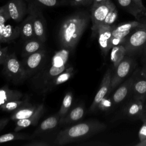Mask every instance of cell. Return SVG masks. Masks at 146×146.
I'll return each instance as SVG.
<instances>
[{"instance_id": "31", "label": "cell", "mask_w": 146, "mask_h": 146, "mask_svg": "<svg viewBox=\"0 0 146 146\" xmlns=\"http://www.w3.org/2000/svg\"><path fill=\"white\" fill-rule=\"evenodd\" d=\"M114 103L112 100V98L106 96V97L103 98L98 104L97 110H99L102 111H109L111 109Z\"/></svg>"}, {"instance_id": "29", "label": "cell", "mask_w": 146, "mask_h": 146, "mask_svg": "<svg viewBox=\"0 0 146 146\" xmlns=\"http://www.w3.org/2000/svg\"><path fill=\"white\" fill-rule=\"evenodd\" d=\"M27 103H29V100L27 99L21 100L19 99L12 100L2 105L0 107V110L7 112L14 111Z\"/></svg>"}, {"instance_id": "37", "label": "cell", "mask_w": 146, "mask_h": 146, "mask_svg": "<svg viewBox=\"0 0 146 146\" xmlns=\"http://www.w3.org/2000/svg\"><path fill=\"white\" fill-rule=\"evenodd\" d=\"M125 39H126V37L124 38H120L112 36L111 39V48L117 45H121V44L123 45V44L125 42Z\"/></svg>"}, {"instance_id": "39", "label": "cell", "mask_w": 146, "mask_h": 146, "mask_svg": "<svg viewBox=\"0 0 146 146\" xmlns=\"http://www.w3.org/2000/svg\"><path fill=\"white\" fill-rule=\"evenodd\" d=\"M94 0H71V4L72 6L88 5L93 3Z\"/></svg>"}, {"instance_id": "32", "label": "cell", "mask_w": 146, "mask_h": 146, "mask_svg": "<svg viewBox=\"0 0 146 146\" xmlns=\"http://www.w3.org/2000/svg\"><path fill=\"white\" fill-rule=\"evenodd\" d=\"M118 15V12L116 8H114L111 10L107 15L104 20L103 21L102 24L101 25L105 26H112V24L116 21Z\"/></svg>"}, {"instance_id": "42", "label": "cell", "mask_w": 146, "mask_h": 146, "mask_svg": "<svg viewBox=\"0 0 146 146\" xmlns=\"http://www.w3.org/2000/svg\"><path fill=\"white\" fill-rule=\"evenodd\" d=\"M107 0H94L92 3V6H96L99 4H101L104 2H106Z\"/></svg>"}, {"instance_id": "41", "label": "cell", "mask_w": 146, "mask_h": 146, "mask_svg": "<svg viewBox=\"0 0 146 146\" xmlns=\"http://www.w3.org/2000/svg\"><path fill=\"white\" fill-rule=\"evenodd\" d=\"M9 119L8 118H3L0 119V131L3 129L4 127L7 124Z\"/></svg>"}, {"instance_id": "22", "label": "cell", "mask_w": 146, "mask_h": 146, "mask_svg": "<svg viewBox=\"0 0 146 146\" xmlns=\"http://www.w3.org/2000/svg\"><path fill=\"white\" fill-rule=\"evenodd\" d=\"M19 27L20 35L25 41L36 38L33 22V18L30 14L28 13L27 17L22 22Z\"/></svg>"}, {"instance_id": "47", "label": "cell", "mask_w": 146, "mask_h": 146, "mask_svg": "<svg viewBox=\"0 0 146 146\" xmlns=\"http://www.w3.org/2000/svg\"><path fill=\"white\" fill-rule=\"evenodd\" d=\"M144 51H145V52H146V44H145V47H144Z\"/></svg>"}, {"instance_id": "4", "label": "cell", "mask_w": 146, "mask_h": 146, "mask_svg": "<svg viewBox=\"0 0 146 146\" xmlns=\"http://www.w3.org/2000/svg\"><path fill=\"white\" fill-rule=\"evenodd\" d=\"M2 66L3 75L11 83L18 84L27 79L21 63L14 52L9 54Z\"/></svg>"}, {"instance_id": "11", "label": "cell", "mask_w": 146, "mask_h": 146, "mask_svg": "<svg viewBox=\"0 0 146 146\" xmlns=\"http://www.w3.org/2000/svg\"><path fill=\"white\" fill-rule=\"evenodd\" d=\"M115 26L100 25L96 31L98 35V42L102 53L106 57L111 48L112 31Z\"/></svg>"}, {"instance_id": "26", "label": "cell", "mask_w": 146, "mask_h": 146, "mask_svg": "<svg viewBox=\"0 0 146 146\" xmlns=\"http://www.w3.org/2000/svg\"><path fill=\"white\" fill-rule=\"evenodd\" d=\"M22 97V94L18 90H11L7 85L0 88V107L5 103L15 99H19Z\"/></svg>"}, {"instance_id": "35", "label": "cell", "mask_w": 146, "mask_h": 146, "mask_svg": "<svg viewBox=\"0 0 146 146\" xmlns=\"http://www.w3.org/2000/svg\"><path fill=\"white\" fill-rule=\"evenodd\" d=\"M9 48L7 46L0 48V66L3 65L9 55Z\"/></svg>"}, {"instance_id": "33", "label": "cell", "mask_w": 146, "mask_h": 146, "mask_svg": "<svg viewBox=\"0 0 146 146\" xmlns=\"http://www.w3.org/2000/svg\"><path fill=\"white\" fill-rule=\"evenodd\" d=\"M9 19H10V17L5 4L0 7V25L5 24Z\"/></svg>"}, {"instance_id": "12", "label": "cell", "mask_w": 146, "mask_h": 146, "mask_svg": "<svg viewBox=\"0 0 146 146\" xmlns=\"http://www.w3.org/2000/svg\"><path fill=\"white\" fill-rule=\"evenodd\" d=\"M6 5L10 19L15 22H21L28 13V7L24 0H10Z\"/></svg>"}, {"instance_id": "13", "label": "cell", "mask_w": 146, "mask_h": 146, "mask_svg": "<svg viewBox=\"0 0 146 146\" xmlns=\"http://www.w3.org/2000/svg\"><path fill=\"white\" fill-rule=\"evenodd\" d=\"M132 91L135 99H144L146 98V76L140 70L136 76H133Z\"/></svg>"}, {"instance_id": "14", "label": "cell", "mask_w": 146, "mask_h": 146, "mask_svg": "<svg viewBox=\"0 0 146 146\" xmlns=\"http://www.w3.org/2000/svg\"><path fill=\"white\" fill-rule=\"evenodd\" d=\"M60 119V117L58 113L48 117L39 124L34 132L33 136L43 135L52 131L59 125Z\"/></svg>"}, {"instance_id": "10", "label": "cell", "mask_w": 146, "mask_h": 146, "mask_svg": "<svg viewBox=\"0 0 146 146\" xmlns=\"http://www.w3.org/2000/svg\"><path fill=\"white\" fill-rule=\"evenodd\" d=\"M111 77L112 71L110 69H108L104 75L100 87L89 108V112H94L97 111L98 105L100 100L103 98L108 96V94L111 92Z\"/></svg>"}, {"instance_id": "16", "label": "cell", "mask_w": 146, "mask_h": 146, "mask_svg": "<svg viewBox=\"0 0 146 146\" xmlns=\"http://www.w3.org/2000/svg\"><path fill=\"white\" fill-rule=\"evenodd\" d=\"M42 104L43 103L32 104L29 102L14 111L11 116V119L17 121L18 120L29 117L34 115L40 108Z\"/></svg>"}, {"instance_id": "28", "label": "cell", "mask_w": 146, "mask_h": 146, "mask_svg": "<svg viewBox=\"0 0 146 146\" xmlns=\"http://www.w3.org/2000/svg\"><path fill=\"white\" fill-rule=\"evenodd\" d=\"M72 99L73 95L72 92L68 91L65 94L60 109L58 112V114L59 115L60 119L63 118L70 110V107L72 103Z\"/></svg>"}, {"instance_id": "5", "label": "cell", "mask_w": 146, "mask_h": 146, "mask_svg": "<svg viewBox=\"0 0 146 146\" xmlns=\"http://www.w3.org/2000/svg\"><path fill=\"white\" fill-rule=\"evenodd\" d=\"M47 58L45 47L23 58L21 63L27 79L31 78L41 70Z\"/></svg>"}, {"instance_id": "24", "label": "cell", "mask_w": 146, "mask_h": 146, "mask_svg": "<svg viewBox=\"0 0 146 146\" xmlns=\"http://www.w3.org/2000/svg\"><path fill=\"white\" fill-rule=\"evenodd\" d=\"M44 47V43L35 38L33 39L25 40L21 52L22 56L25 57L31 54H33Z\"/></svg>"}, {"instance_id": "44", "label": "cell", "mask_w": 146, "mask_h": 146, "mask_svg": "<svg viewBox=\"0 0 146 146\" xmlns=\"http://www.w3.org/2000/svg\"><path fill=\"white\" fill-rule=\"evenodd\" d=\"M136 145H137V146H146V141L144 142H142V143L139 142Z\"/></svg>"}, {"instance_id": "18", "label": "cell", "mask_w": 146, "mask_h": 146, "mask_svg": "<svg viewBox=\"0 0 146 146\" xmlns=\"http://www.w3.org/2000/svg\"><path fill=\"white\" fill-rule=\"evenodd\" d=\"M144 99H136L131 102L124 109L125 115L130 117L141 119L144 112Z\"/></svg>"}, {"instance_id": "25", "label": "cell", "mask_w": 146, "mask_h": 146, "mask_svg": "<svg viewBox=\"0 0 146 146\" xmlns=\"http://www.w3.org/2000/svg\"><path fill=\"white\" fill-rule=\"evenodd\" d=\"M118 5L127 12L132 15L136 19L144 15V12L141 10L135 3L133 0H116Z\"/></svg>"}, {"instance_id": "50", "label": "cell", "mask_w": 146, "mask_h": 146, "mask_svg": "<svg viewBox=\"0 0 146 146\" xmlns=\"http://www.w3.org/2000/svg\"><path fill=\"white\" fill-rule=\"evenodd\" d=\"M1 25H0V30H1Z\"/></svg>"}, {"instance_id": "40", "label": "cell", "mask_w": 146, "mask_h": 146, "mask_svg": "<svg viewBox=\"0 0 146 146\" xmlns=\"http://www.w3.org/2000/svg\"><path fill=\"white\" fill-rule=\"evenodd\" d=\"M135 3L136 4V5L141 10H143L144 13L146 11V7L144 6L143 1L142 0H133Z\"/></svg>"}, {"instance_id": "23", "label": "cell", "mask_w": 146, "mask_h": 146, "mask_svg": "<svg viewBox=\"0 0 146 146\" xmlns=\"http://www.w3.org/2000/svg\"><path fill=\"white\" fill-rule=\"evenodd\" d=\"M75 74L74 68L70 66L62 72L59 74L50 84L47 90V94L52 91L57 86L67 82Z\"/></svg>"}, {"instance_id": "7", "label": "cell", "mask_w": 146, "mask_h": 146, "mask_svg": "<svg viewBox=\"0 0 146 146\" xmlns=\"http://www.w3.org/2000/svg\"><path fill=\"white\" fill-rule=\"evenodd\" d=\"M115 7V5L111 0H107L101 4L92 6L90 18L92 23L91 29L93 33H96L98 27L102 24L108 13Z\"/></svg>"}, {"instance_id": "21", "label": "cell", "mask_w": 146, "mask_h": 146, "mask_svg": "<svg viewBox=\"0 0 146 146\" xmlns=\"http://www.w3.org/2000/svg\"><path fill=\"white\" fill-rule=\"evenodd\" d=\"M84 115V108L82 105H79L70 110L67 114L60 119L59 125H69L80 120Z\"/></svg>"}, {"instance_id": "46", "label": "cell", "mask_w": 146, "mask_h": 146, "mask_svg": "<svg viewBox=\"0 0 146 146\" xmlns=\"http://www.w3.org/2000/svg\"><path fill=\"white\" fill-rule=\"evenodd\" d=\"M141 72H143V74L146 76V72H144V71H143L141 70Z\"/></svg>"}, {"instance_id": "34", "label": "cell", "mask_w": 146, "mask_h": 146, "mask_svg": "<svg viewBox=\"0 0 146 146\" xmlns=\"http://www.w3.org/2000/svg\"><path fill=\"white\" fill-rule=\"evenodd\" d=\"M139 142L142 143L146 141V121H143V124L139 131Z\"/></svg>"}, {"instance_id": "2", "label": "cell", "mask_w": 146, "mask_h": 146, "mask_svg": "<svg viewBox=\"0 0 146 146\" xmlns=\"http://www.w3.org/2000/svg\"><path fill=\"white\" fill-rule=\"evenodd\" d=\"M90 18L87 13L78 11L64 19L58 33L60 48H66L71 51L74 50L88 25Z\"/></svg>"}, {"instance_id": "48", "label": "cell", "mask_w": 146, "mask_h": 146, "mask_svg": "<svg viewBox=\"0 0 146 146\" xmlns=\"http://www.w3.org/2000/svg\"><path fill=\"white\" fill-rule=\"evenodd\" d=\"M144 16H145V17H146V11H145V13H144Z\"/></svg>"}, {"instance_id": "15", "label": "cell", "mask_w": 146, "mask_h": 146, "mask_svg": "<svg viewBox=\"0 0 146 146\" xmlns=\"http://www.w3.org/2000/svg\"><path fill=\"white\" fill-rule=\"evenodd\" d=\"M144 22L135 21L120 24L114 27L112 31V36L120 38H125L133 30L142 25Z\"/></svg>"}, {"instance_id": "43", "label": "cell", "mask_w": 146, "mask_h": 146, "mask_svg": "<svg viewBox=\"0 0 146 146\" xmlns=\"http://www.w3.org/2000/svg\"><path fill=\"white\" fill-rule=\"evenodd\" d=\"M141 120L142 121H144V120L146 121V108H145L144 112L143 113V116H142V118L141 119Z\"/></svg>"}, {"instance_id": "30", "label": "cell", "mask_w": 146, "mask_h": 146, "mask_svg": "<svg viewBox=\"0 0 146 146\" xmlns=\"http://www.w3.org/2000/svg\"><path fill=\"white\" fill-rule=\"evenodd\" d=\"M31 138V136L19 133L17 132L14 133H8L0 136V144L11 141L19 140H28L30 139Z\"/></svg>"}, {"instance_id": "36", "label": "cell", "mask_w": 146, "mask_h": 146, "mask_svg": "<svg viewBox=\"0 0 146 146\" xmlns=\"http://www.w3.org/2000/svg\"><path fill=\"white\" fill-rule=\"evenodd\" d=\"M37 2L46 7H54L58 3V0H35Z\"/></svg>"}, {"instance_id": "45", "label": "cell", "mask_w": 146, "mask_h": 146, "mask_svg": "<svg viewBox=\"0 0 146 146\" xmlns=\"http://www.w3.org/2000/svg\"><path fill=\"white\" fill-rule=\"evenodd\" d=\"M141 70L144 72H146V63L144 64L143 67L141 68Z\"/></svg>"}, {"instance_id": "27", "label": "cell", "mask_w": 146, "mask_h": 146, "mask_svg": "<svg viewBox=\"0 0 146 146\" xmlns=\"http://www.w3.org/2000/svg\"><path fill=\"white\" fill-rule=\"evenodd\" d=\"M126 55V51L123 44L113 46L111 48L110 58L113 66L116 68Z\"/></svg>"}, {"instance_id": "19", "label": "cell", "mask_w": 146, "mask_h": 146, "mask_svg": "<svg viewBox=\"0 0 146 146\" xmlns=\"http://www.w3.org/2000/svg\"><path fill=\"white\" fill-rule=\"evenodd\" d=\"M133 80V76L128 79L113 93L111 98L114 104L122 102L132 91Z\"/></svg>"}, {"instance_id": "8", "label": "cell", "mask_w": 146, "mask_h": 146, "mask_svg": "<svg viewBox=\"0 0 146 146\" xmlns=\"http://www.w3.org/2000/svg\"><path fill=\"white\" fill-rule=\"evenodd\" d=\"M28 13L32 16L35 37L45 43L46 40V22L42 10L34 3H31L28 7Z\"/></svg>"}, {"instance_id": "20", "label": "cell", "mask_w": 146, "mask_h": 146, "mask_svg": "<svg viewBox=\"0 0 146 146\" xmlns=\"http://www.w3.org/2000/svg\"><path fill=\"white\" fill-rule=\"evenodd\" d=\"M20 35L19 26L13 27L11 25H1L0 42L10 43L14 40Z\"/></svg>"}, {"instance_id": "3", "label": "cell", "mask_w": 146, "mask_h": 146, "mask_svg": "<svg viewBox=\"0 0 146 146\" xmlns=\"http://www.w3.org/2000/svg\"><path fill=\"white\" fill-rule=\"evenodd\" d=\"M103 123L98 120H89L74 124L60 131L55 137V145H65L90 137L106 129Z\"/></svg>"}, {"instance_id": "6", "label": "cell", "mask_w": 146, "mask_h": 146, "mask_svg": "<svg viewBox=\"0 0 146 146\" xmlns=\"http://www.w3.org/2000/svg\"><path fill=\"white\" fill-rule=\"evenodd\" d=\"M145 44L146 21L127 36L123 46L126 51V55H131L145 47Z\"/></svg>"}, {"instance_id": "38", "label": "cell", "mask_w": 146, "mask_h": 146, "mask_svg": "<svg viewBox=\"0 0 146 146\" xmlns=\"http://www.w3.org/2000/svg\"><path fill=\"white\" fill-rule=\"evenodd\" d=\"M50 145L51 144L48 142L46 141H42V140L33 141L25 144V145H28V146H48Z\"/></svg>"}, {"instance_id": "49", "label": "cell", "mask_w": 146, "mask_h": 146, "mask_svg": "<svg viewBox=\"0 0 146 146\" xmlns=\"http://www.w3.org/2000/svg\"><path fill=\"white\" fill-rule=\"evenodd\" d=\"M1 47V42H0V48Z\"/></svg>"}, {"instance_id": "17", "label": "cell", "mask_w": 146, "mask_h": 146, "mask_svg": "<svg viewBox=\"0 0 146 146\" xmlns=\"http://www.w3.org/2000/svg\"><path fill=\"white\" fill-rule=\"evenodd\" d=\"M44 111L45 107L44 105L43 104L40 108L30 117L15 121V127L14 128V131L18 132L28 127L36 125L44 113Z\"/></svg>"}, {"instance_id": "9", "label": "cell", "mask_w": 146, "mask_h": 146, "mask_svg": "<svg viewBox=\"0 0 146 146\" xmlns=\"http://www.w3.org/2000/svg\"><path fill=\"white\" fill-rule=\"evenodd\" d=\"M133 65L132 59L124 57L119 65L115 68V72L111 77V91L120 84L123 79L129 74Z\"/></svg>"}, {"instance_id": "1", "label": "cell", "mask_w": 146, "mask_h": 146, "mask_svg": "<svg viewBox=\"0 0 146 146\" xmlns=\"http://www.w3.org/2000/svg\"><path fill=\"white\" fill-rule=\"evenodd\" d=\"M71 51L60 48L55 52L50 59H47L41 70L31 78V86L39 94L46 95L51 82L61 72L70 66L68 62Z\"/></svg>"}]
</instances>
